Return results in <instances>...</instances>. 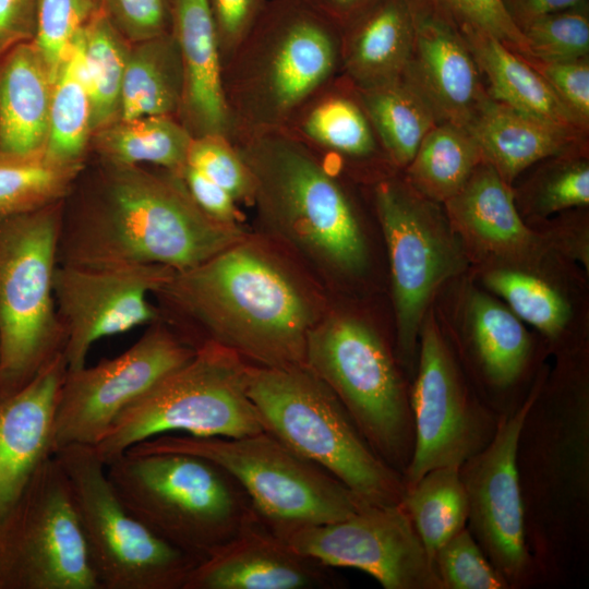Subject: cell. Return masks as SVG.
<instances>
[{
    "mask_svg": "<svg viewBox=\"0 0 589 589\" xmlns=\"http://www.w3.org/2000/svg\"><path fill=\"white\" fill-rule=\"evenodd\" d=\"M105 164L93 197L75 211L62 208L59 265H160L179 272L248 237L241 225L219 223L201 211L178 175Z\"/></svg>",
    "mask_w": 589,
    "mask_h": 589,
    "instance_id": "obj_1",
    "label": "cell"
},
{
    "mask_svg": "<svg viewBox=\"0 0 589 589\" xmlns=\"http://www.w3.org/2000/svg\"><path fill=\"white\" fill-rule=\"evenodd\" d=\"M212 341L263 368L305 365L310 330L323 317L312 292L248 236L155 293ZM197 345V346H199Z\"/></svg>",
    "mask_w": 589,
    "mask_h": 589,
    "instance_id": "obj_2",
    "label": "cell"
},
{
    "mask_svg": "<svg viewBox=\"0 0 589 589\" xmlns=\"http://www.w3.org/2000/svg\"><path fill=\"white\" fill-rule=\"evenodd\" d=\"M235 145L251 172L261 224L328 278L361 277L370 253L348 178L283 130Z\"/></svg>",
    "mask_w": 589,
    "mask_h": 589,
    "instance_id": "obj_3",
    "label": "cell"
},
{
    "mask_svg": "<svg viewBox=\"0 0 589 589\" xmlns=\"http://www.w3.org/2000/svg\"><path fill=\"white\" fill-rule=\"evenodd\" d=\"M341 29L301 0H267L223 64L235 144L280 130L316 89L340 73Z\"/></svg>",
    "mask_w": 589,
    "mask_h": 589,
    "instance_id": "obj_4",
    "label": "cell"
},
{
    "mask_svg": "<svg viewBox=\"0 0 589 589\" xmlns=\"http://www.w3.org/2000/svg\"><path fill=\"white\" fill-rule=\"evenodd\" d=\"M262 428L348 488L364 505L400 504L404 476L370 446L332 389L305 365H248Z\"/></svg>",
    "mask_w": 589,
    "mask_h": 589,
    "instance_id": "obj_5",
    "label": "cell"
},
{
    "mask_svg": "<svg viewBox=\"0 0 589 589\" xmlns=\"http://www.w3.org/2000/svg\"><path fill=\"white\" fill-rule=\"evenodd\" d=\"M105 465L132 515L199 562L229 541L255 512L238 481L200 456L124 452Z\"/></svg>",
    "mask_w": 589,
    "mask_h": 589,
    "instance_id": "obj_6",
    "label": "cell"
},
{
    "mask_svg": "<svg viewBox=\"0 0 589 589\" xmlns=\"http://www.w3.org/2000/svg\"><path fill=\"white\" fill-rule=\"evenodd\" d=\"M248 365L212 341L131 402L94 446L107 464L131 446L166 433L237 437L263 431L248 395Z\"/></svg>",
    "mask_w": 589,
    "mask_h": 589,
    "instance_id": "obj_7",
    "label": "cell"
},
{
    "mask_svg": "<svg viewBox=\"0 0 589 589\" xmlns=\"http://www.w3.org/2000/svg\"><path fill=\"white\" fill-rule=\"evenodd\" d=\"M125 452L183 453L209 459L238 481L255 512L272 527L329 524L364 506L336 478L264 430L237 437L166 433Z\"/></svg>",
    "mask_w": 589,
    "mask_h": 589,
    "instance_id": "obj_8",
    "label": "cell"
},
{
    "mask_svg": "<svg viewBox=\"0 0 589 589\" xmlns=\"http://www.w3.org/2000/svg\"><path fill=\"white\" fill-rule=\"evenodd\" d=\"M305 366L337 396L374 452L404 476L413 447L410 396L381 335L348 314L322 317L309 333Z\"/></svg>",
    "mask_w": 589,
    "mask_h": 589,
    "instance_id": "obj_9",
    "label": "cell"
},
{
    "mask_svg": "<svg viewBox=\"0 0 589 589\" xmlns=\"http://www.w3.org/2000/svg\"><path fill=\"white\" fill-rule=\"evenodd\" d=\"M62 203L0 220V393L63 352L53 297Z\"/></svg>",
    "mask_w": 589,
    "mask_h": 589,
    "instance_id": "obj_10",
    "label": "cell"
},
{
    "mask_svg": "<svg viewBox=\"0 0 589 589\" xmlns=\"http://www.w3.org/2000/svg\"><path fill=\"white\" fill-rule=\"evenodd\" d=\"M100 589H184L199 563L151 531L124 506L94 446L58 449Z\"/></svg>",
    "mask_w": 589,
    "mask_h": 589,
    "instance_id": "obj_11",
    "label": "cell"
},
{
    "mask_svg": "<svg viewBox=\"0 0 589 589\" xmlns=\"http://www.w3.org/2000/svg\"><path fill=\"white\" fill-rule=\"evenodd\" d=\"M372 200L389 262L397 359L412 368L434 294L467 268L469 259L443 205L418 193L401 171L372 184Z\"/></svg>",
    "mask_w": 589,
    "mask_h": 589,
    "instance_id": "obj_12",
    "label": "cell"
},
{
    "mask_svg": "<svg viewBox=\"0 0 589 589\" xmlns=\"http://www.w3.org/2000/svg\"><path fill=\"white\" fill-rule=\"evenodd\" d=\"M0 589H100L55 455L0 518Z\"/></svg>",
    "mask_w": 589,
    "mask_h": 589,
    "instance_id": "obj_13",
    "label": "cell"
},
{
    "mask_svg": "<svg viewBox=\"0 0 589 589\" xmlns=\"http://www.w3.org/2000/svg\"><path fill=\"white\" fill-rule=\"evenodd\" d=\"M195 350L159 320L119 356L67 370L56 409L53 453L69 445L96 446L131 402Z\"/></svg>",
    "mask_w": 589,
    "mask_h": 589,
    "instance_id": "obj_14",
    "label": "cell"
},
{
    "mask_svg": "<svg viewBox=\"0 0 589 589\" xmlns=\"http://www.w3.org/2000/svg\"><path fill=\"white\" fill-rule=\"evenodd\" d=\"M418 372L411 389L413 447L405 489L428 471L461 467L491 440L495 428L474 402L429 309L420 329Z\"/></svg>",
    "mask_w": 589,
    "mask_h": 589,
    "instance_id": "obj_15",
    "label": "cell"
},
{
    "mask_svg": "<svg viewBox=\"0 0 589 589\" xmlns=\"http://www.w3.org/2000/svg\"><path fill=\"white\" fill-rule=\"evenodd\" d=\"M544 376L512 413L496 423L489 443L461 467L469 531L509 587L530 577L526 508L517 465L520 432Z\"/></svg>",
    "mask_w": 589,
    "mask_h": 589,
    "instance_id": "obj_16",
    "label": "cell"
},
{
    "mask_svg": "<svg viewBox=\"0 0 589 589\" xmlns=\"http://www.w3.org/2000/svg\"><path fill=\"white\" fill-rule=\"evenodd\" d=\"M272 528L300 553L329 567L360 569L385 589H443L401 503L364 505L329 524Z\"/></svg>",
    "mask_w": 589,
    "mask_h": 589,
    "instance_id": "obj_17",
    "label": "cell"
},
{
    "mask_svg": "<svg viewBox=\"0 0 589 589\" xmlns=\"http://www.w3.org/2000/svg\"><path fill=\"white\" fill-rule=\"evenodd\" d=\"M176 271L160 265L85 268L57 265L53 297L68 370L86 364L99 339L161 320L154 294Z\"/></svg>",
    "mask_w": 589,
    "mask_h": 589,
    "instance_id": "obj_18",
    "label": "cell"
},
{
    "mask_svg": "<svg viewBox=\"0 0 589 589\" xmlns=\"http://www.w3.org/2000/svg\"><path fill=\"white\" fill-rule=\"evenodd\" d=\"M280 130L348 179L372 185L399 172L380 141L359 89L341 73L316 89Z\"/></svg>",
    "mask_w": 589,
    "mask_h": 589,
    "instance_id": "obj_19",
    "label": "cell"
},
{
    "mask_svg": "<svg viewBox=\"0 0 589 589\" xmlns=\"http://www.w3.org/2000/svg\"><path fill=\"white\" fill-rule=\"evenodd\" d=\"M333 567L300 553L254 512L191 570L184 589H328Z\"/></svg>",
    "mask_w": 589,
    "mask_h": 589,
    "instance_id": "obj_20",
    "label": "cell"
},
{
    "mask_svg": "<svg viewBox=\"0 0 589 589\" xmlns=\"http://www.w3.org/2000/svg\"><path fill=\"white\" fill-rule=\"evenodd\" d=\"M413 44L404 73L440 121L468 129L489 93L459 25L430 0H410Z\"/></svg>",
    "mask_w": 589,
    "mask_h": 589,
    "instance_id": "obj_21",
    "label": "cell"
},
{
    "mask_svg": "<svg viewBox=\"0 0 589 589\" xmlns=\"http://www.w3.org/2000/svg\"><path fill=\"white\" fill-rule=\"evenodd\" d=\"M443 207L469 262L480 265L525 261L552 250L544 238L524 221L515 204L513 187L484 161Z\"/></svg>",
    "mask_w": 589,
    "mask_h": 589,
    "instance_id": "obj_22",
    "label": "cell"
},
{
    "mask_svg": "<svg viewBox=\"0 0 589 589\" xmlns=\"http://www.w3.org/2000/svg\"><path fill=\"white\" fill-rule=\"evenodd\" d=\"M67 370L59 353L22 387L0 393V518L55 454V417Z\"/></svg>",
    "mask_w": 589,
    "mask_h": 589,
    "instance_id": "obj_23",
    "label": "cell"
},
{
    "mask_svg": "<svg viewBox=\"0 0 589 589\" xmlns=\"http://www.w3.org/2000/svg\"><path fill=\"white\" fill-rule=\"evenodd\" d=\"M171 34L180 55L182 96L177 119L194 136L224 135L233 125L223 84V59L207 0H171Z\"/></svg>",
    "mask_w": 589,
    "mask_h": 589,
    "instance_id": "obj_24",
    "label": "cell"
},
{
    "mask_svg": "<svg viewBox=\"0 0 589 589\" xmlns=\"http://www.w3.org/2000/svg\"><path fill=\"white\" fill-rule=\"evenodd\" d=\"M564 402L546 405L544 412L531 406L527 420L538 428L536 441L541 445L534 462L533 501L557 507L585 504L588 492V389L585 381Z\"/></svg>",
    "mask_w": 589,
    "mask_h": 589,
    "instance_id": "obj_25",
    "label": "cell"
},
{
    "mask_svg": "<svg viewBox=\"0 0 589 589\" xmlns=\"http://www.w3.org/2000/svg\"><path fill=\"white\" fill-rule=\"evenodd\" d=\"M482 161L513 185L534 164L556 155L588 151V134L527 115L490 95L468 128Z\"/></svg>",
    "mask_w": 589,
    "mask_h": 589,
    "instance_id": "obj_26",
    "label": "cell"
},
{
    "mask_svg": "<svg viewBox=\"0 0 589 589\" xmlns=\"http://www.w3.org/2000/svg\"><path fill=\"white\" fill-rule=\"evenodd\" d=\"M55 76L33 40L0 58V154L45 151Z\"/></svg>",
    "mask_w": 589,
    "mask_h": 589,
    "instance_id": "obj_27",
    "label": "cell"
},
{
    "mask_svg": "<svg viewBox=\"0 0 589 589\" xmlns=\"http://www.w3.org/2000/svg\"><path fill=\"white\" fill-rule=\"evenodd\" d=\"M410 0H378L341 29L340 73L366 89L401 77L410 61Z\"/></svg>",
    "mask_w": 589,
    "mask_h": 589,
    "instance_id": "obj_28",
    "label": "cell"
},
{
    "mask_svg": "<svg viewBox=\"0 0 589 589\" xmlns=\"http://www.w3.org/2000/svg\"><path fill=\"white\" fill-rule=\"evenodd\" d=\"M553 250L525 261L480 264L484 287L498 297L522 322L556 346L567 347L576 329L575 304L548 261Z\"/></svg>",
    "mask_w": 589,
    "mask_h": 589,
    "instance_id": "obj_29",
    "label": "cell"
},
{
    "mask_svg": "<svg viewBox=\"0 0 589 589\" xmlns=\"http://www.w3.org/2000/svg\"><path fill=\"white\" fill-rule=\"evenodd\" d=\"M489 85V95L516 110L548 122L589 133V124L575 116L546 81L516 51L492 35L474 27L459 26Z\"/></svg>",
    "mask_w": 589,
    "mask_h": 589,
    "instance_id": "obj_30",
    "label": "cell"
},
{
    "mask_svg": "<svg viewBox=\"0 0 589 589\" xmlns=\"http://www.w3.org/2000/svg\"><path fill=\"white\" fill-rule=\"evenodd\" d=\"M464 328L483 377L500 388L515 384L532 353L522 321L502 301L470 288L464 305Z\"/></svg>",
    "mask_w": 589,
    "mask_h": 589,
    "instance_id": "obj_31",
    "label": "cell"
},
{
    "mask_svg": "<svg viewBox=\"0 0 589 589\" xmlns=\"http://www.w3.org/2000/svg\"><path fill=\"white\" fill-rule=\"evenodd\" d=\"M182 96L179 49L171 33L139 41L123 73L119 120L178 116Z\"/></svg>",
    "mask_w": 589,
    "mask_h": 589,
    "instance_id": "obj_32",
    "label": "cell"
},
{
    "mask_svg": "<svg viewBox=\"0 0 589 589\" xmlns=\"http://www.w3.org/2000/svg\"><path fill=\"white\" fill-rule=\"evenodd\" d=\"M358 89L390 163L402 171L428 132L441 122L434 108L404 75L384 85Z\"/></svg>",
    "mask_w": 589,
    "mask_h": 589,
    "instance_id": "obj_33",
    "label": "cell"
},
{
    "mask_svg": "<svg viewBox=\"0 0 589 589\" xmlns=\"http://www.w3.org/2000/svg\"><path fill=\"white\" fill-rule=\"evenodd\" d=\"M481 161L469 130L442 121L428 132L401 175L418 193L443 205L462 189Z\"/></svg>",
    "mask_w": 589,
    "mask_h": 589,
    "instance_id": "obj_34",
    "label": "cell"
},
{
    "mask_svg": "<svg viewBox=\"0 0 589 589\" xmlns=\"http://www.w3.org/2000/svg\"><path fill=\"white\" fill-rule=\"evenodd\" d=\"M124 38L100 9L72 43L89 95L92 130L106 128L119 115L129 53Z\"/></svg>",
    "mask_w": 589,
    "mask_h": 589,
    "instance_id": "obj_35",
    "label": "cell"
},
{
    "mask_svg": "<svg viewBox=\"0 0 589 589\" xmlns=\"http://www.w3.org/2000/svg\"><path fill=\"white\" fill-rule=\"evenodd\" d=\"M192 137L176 117L145 116L118 120L101 129L97 146L107 163L152 164L179 175Z\"/></svg>",
    "mask_w": 589,
    "mask_h": 589,
    "instance_id": "obj_36",
    "label": "cell"
},
{
    "mask_svg": "<svg viewBox=\"0 0 589 589\" xmlns=\"http://www.w3.org/2000/svg\"><path fill=\"white\" fill-rule=\"evenodd\" d=\"M459 469H432L405 489L401 505L432 562L436 551L467 527L468 497Z\"/></svg>",
    "mask_w": 589,
    "mask_h": 589,
    "instance_id": "obj_37",
    "label": "cell"
},
{
    "mask_svg": "<svg viewBox=\"0 0 589 589\" xmlns=\"http://www.w3.org/2000/svg\"><path fill=\"white\" fill-rule=\"evenodd\" d=\"M82 170L83 163H64L45 151L0 154V220L62 202Z\"/></svg>",
    "mask_w": 589,
    "mask_h": 589,
    "instance_id": "obj_38",
    "label": "cell"
},
{
    "mask_svg": "<svg viewBox=\"0 0 589 589\" xmlns=\"http://www.w3.org/2000/svg\"><path fill=\"white\" fill-rule=\"evenodd\" d=\"M516 188L515 204L522 217L540 220L589 205L588 151L545 158Z\"/></svg>",
    "mask_w": 589,
    "mask_h": 589,
    "instance_id": "obj_39",
    "label": "cell"
},
{
    "mask_svg": "<svg viewBox=\"0 0 589 589\" xmlns=\"http://www.w3.org/2000/svg\"><path fill=\"white\" fill-rule=\"evenodd\" d=\"M91 131L89 95L71 45L53 80L45 152L64 163H83Z\"/></svg>",
    "mask_w": 589,
    "mask_h": 589,
    "instance_id": "obj_40",
    "label": "cell"
},
{
    "mask_svg": "<svg viewBox=\"0 0 589 589\" xmlns=\"http://www.w3.org/2000/svg\"><path fill=\"white\" fill-rule=\"evenodd\" d=\"M529 52L545 60L589 57V9L587 0L531 21L521 29Z\"/></svg>",
    "mask_w": 589,
    "mask_h": 589,
    "instance_id": "obj_41",
    "label": "cell"
},
{
    "mask_svg": "<svg viewBox=\"0 0 589 589\" xmlns=\"http://www.w3.org/2000/svg\"><path fill=\"white\" fill-rule=\"evenodd\" d=\"M433 566L443 589L509 588L467 527L436 551Z\"/></svg>",
    "mask_w": 589,
    "mask_h": 589,
    "instance_id": "obj_42",
    "label": "cell"
},
{
    "mask_svg": "<svg viewBox=\"0 0 589 589\" xmlns=\"http://www.w3.org/2000/svg\"><path fill=\"white\" fill-rule=\"evenodd\" d=\"M185 165L228 191L237 203L252 205L254 183L236 145L226 136L205 134L191 140Z\"/></svg>",
    "mask_w": 589,
    "mask_h": 589,
    "instance_id": "obj_43",
    "label": "cell"
},
{
    "mask_svg": "<svg viewBox=\"0 0 589 589\" xmlns=\"http://www.w3.org/2000/svg\"><path fill=\"white\" fill-rule=\"evenodd\" d=\"M100 9L99 0H39L33 41L55 72L75 36Z\"/></svg>",
    "mask_w": 589,
    "mask_h": 589,
    "instance_id": "obj_44",
    "label": "cell"
},
{
    "mask_svg": "<svg viewBox=\"0 0 589 589\" xmlns=\"http://www.w3.org/2000/svg\"><path fill=\"white\" fill-rule=\"evenodd\" d=\"M447 13L459 26L481 29L507 48L527 55L528 44L520 29L513 23L502 0H430Z\"/></svg>",
    "mask_w": 589,
    "mask_h": 589,
    "instance_id": "obj_45",
    "label": "cell"
},
{
    "mask_svg": "<svg viewBox=\"0 0 589 589\" xmlns=\"http://www.w3.org/2000/svg\"><path fill=\"white\" fill-rule=\"evenodd\" d=\"M100 8L125 37L143 41L171 33V0H99Z\"/></svg>",
    "mask_w": 589,
    "mask_h": 589,
    "instance_id": "obj_46",
    "label": "cell"
},
{
    "mask_svg": "<svg viewBox=\"0 0 589 589\" xmlns=\"http://www.w3.org/2000/svg\"><path fill=\"white\" fill-rule=\"evenodd\" d=\"M519 55L546 81L561 101L589 124V57L545 60Z\"/></svg>",
    "mask_w": 589,
    "mask_h": 589,
    "instance_id": "obj_47",
    "label": "cell"
},
{
    "mask_svg": "<svg viewBox=\"0 0 589 589\" xmlns=\"http://www.w3.org/2000/svg\"><path fill=\"white\" fill-rule=\"evenodd\" d=\"M267 0H207L223 64L261 16Z\"/></svg>",
    "mask_w": 589,
    "mask_h": 589,
    "instance_id": "obj_48",
    "label": "cell"
},
{
    "mask_svg": "<svg viewBox=\"0 0 589 589\" xmlns=\"http://www.w3.org/2000/svg\"><path fill=\"white\" fill-rule=\"evenodd\" d=\"M585 208L563 212V216L554 218L551 223L548 219H542L548 225H544V230L537 231L554 252L566 259L579 261L588 272V217L584 213Z\"/></svg>",
    "mask_w": 589,
    "mask_h": 589,
    "instance_id": "obj_49",
    "label": "cell"
},
{
    "mask_svg": "<svg viewBox=\"0 0 589 589\" xmlns=\"http://www.w3.org/2000/svg\"><path fill=\"white\" fill-rule=\"evenodd\" d=\"M178 176L191 199L207 216L226 225L241 224L238 203L228 191L188 165Z\"/></svg>",
    "mask_w": 589,
    "mask_h": 589,
    "instance_id": "obj_50",
    "label": "cell"
},
{
    "mask_svg": "<svg viewBox=\"0 0 589 589\" xmlns=\"http://www.w3.org/2000/svg\"><path fill=\"white\" fill-rule=\"evenodd\" d=\"M39 0H0V58L14 46L33 40Z\"/></svg>",
    "mask_w": 589,
    "mask_h": 589,
    "instance_id": "obj_51",
    "label": "cell"
},
{
    "mask_svg": "<svg viewBox=\"0 0 589 589\" xmlns=\"http://www.w3.org/2000/svg\"><path fill=\"white\" fill-rule=\"evenodd\" d=\"M317 14L342 29L378 0H301Z\"/></svg>",
    "mask_w": 589,
    "mask_h": 589,
    "instance_id": "obj_52",
    "label": "cell"
},
{
    "mask_svg": "<svg viewBox=\"0 0 589 589\" xmlns=\"http://www.w3.org/2000/svg\"><path fill=\"white\" fill-rule=\"evenodd\" d=\"M585 0H502L513 23L520 29L544 14L567 9Z\"/></svg>",
    "mask_w": 589,
    "mask_h": 589,
    "instance_id": "obj_53",
    "label": "cell"
}]
</instances>
